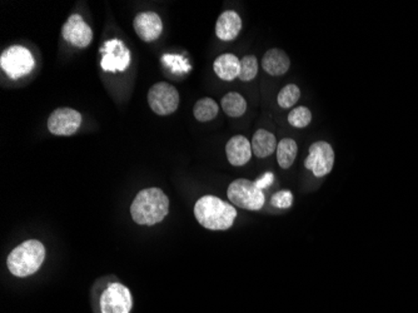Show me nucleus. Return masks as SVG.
<instances>
[{
	"label": "nucleus",
	"mask_w": 418,
	"mask_h": 313,
	"mask_svg": "<svg viewBox=\"0 0 418 313\" xmlns=\"http://www.w3.org/2000/svg\"><path fill=\"white\" fill-rule=\"evenodd\" d=\"M262 67L265 73L278 77L286 75L291 67V60L285 50L278 48L270 49L262 58Z\"/></svg>",
	"instance_id": "2eb2a0df"
},
{
	"label": "nucleus",
	"mask_w": 418,
	"mask_h": 313,
	"mask_svg": "<svg viewBox=\"0 0 418 313\" xmlns=\"http://www.w3.org/2000/svg\"><path fill=\"white\" fill-rule=\"evenodd\" d=\"M170 212V199L160 188H145L139 192L132 206L133 221L141 226H154L162 222Z\"/></svg>",
	"instance_id": "f257e3e1"
},
{
	"label": "nucleus",
	"mask_w": 418,
	"mask_h": 313,
	"mask_svg": "<svg viewBox=\"0 0 418 313\" xmlns=\"http://www.w3.org/2000/svg\"><path fill=\"white\" fill-rule=\"evenodd\" d=\"M334 165V150L327 142H314L309 147V154L304 160V167L312 170L316 177H324L331 173Z\"/></svg>",
	"instance_id": "0eeeda50"
},
{
	"label": "nucleus",
	"mask_w": 418,
	"mask_h": 313,
	"mask_svg": "<svg viewBox=\"0 0 418 313\" xmlns=\"http://www.w3.org/2000/svg\"><path fill=\"white\" fill-rule=\"evenodd\" d=\"M277 162L281 165L283 170L291 168L292 165L296 160L297 153H298V145L296 141L292 138H283L277 145Z\"/></svg>",
	"instance_id": "a211bd4d"
},
{
	"label": "nucleus",
	"mask_w": 418,
	"mask_h": 313,
	"mask_svg": "<svg viewBox=\"0 0 418 313\" xmlns=\"http://www.w3.org/2000/svg\"><path fill=\"white\" fill-rule=\"evenodd\" d=\"M82 124L79 111L72 108H58L50 114L48 119L49 132L54 136L69 137L78 132Z\"/></svg>",
	"instance_id": "9d476101"
},
{
	"label": "nucleus",
	"mask_w": 418,
	"mask_h": 313,
	"mask_svg": "<svg viewBox=\"0 0 418 313\" xmlns=\"http://www.w3.org/2000/svg\"><path fill=\"white\" fill-rule=\"evenodd\" d=\"M270 202L275 207L286 209V208H290L292 206L293 194L290 191L277 192L275 196L272 197Z\"/></svg>",
	"instance_id": "b1692460"
},
{
	"label": "nucleus",
	"mask_w": 418,
	"mask_h": 313,
	"mask_svg": "<svg viewBox=\"0 0 418 313\" xmlns=\"http://www.w3.org/2000/svg\"><path fill=\"white\" fill-rule=\"evenodd\" d=\"M132 304L131 291L122 283H111L101 295V313H129Z\"/></svg>",
	"instance_id": "6e6552de"
},
{
	"label": "nucleus",
	"mask_w": 418,
	"mask_h": 313,
	"mask_svg": "<svg viewBox=\"0 0 418 313\" xmlns=\"http://www.w3.org/2000/svg\"><path fill=\"white\" fill-rule=\"evenodd\" d=\"M219 106L212 98H202L197 101L193 108V114L198 122H211L217 117Z\"/></svg>",
	"instance_id": "aec40b11"
},
{
	"label": "nucleus",
	"mask_w": 418,
	"mask_h": 313,
	"mask_svg": "<svg viewBox=\"0 0 418 313\" xmlns=\"http://www.w3.org/2000/svg\"><path fill=\"white\" fill-rule=\"evenodd\" d=\"M229 201L247 211H260L265 206V193L254 182L248 180H236L227 190Z\"/></svg>",
	"instance_id": "20e7f679"
},
{
	"label": "nucleus",
	"mask_w": 418,
	"mask_h": 313,
	"mask_svg": "<svg viewBox=\"0 0 418 313\" xmlns=\"http://www.w3.org/2000/svg\"><path fill=\"white\" fill-rule=\"evenodd\" d=\"M312 122V111L307 106H297L293 108L288 114V123L292 127L306 128Z\"/></svg>",
	"instance_id": "4be33fe9"
},
{
	"label": "nucleus",
	"mask_w": 418,
	"mask_h": 313,
	"mask_svg": "<svg viewBox=\"0 0 418 313\" xmlns=\"http://www.w3.org/2000/svg\"><path fill=\"white\" fill-rule=\"evenodd\" d=\"M45 260V247L37 239H29L16 246L6 258L8 270L16 277L32 276Z\"/></svg>",
	"instance_id": "7ed1b4c3"
},
{
	"label": "nucleus",
	"mask_w": 418,
	"mask_h": 313,
	"mask_svg": "<svg viewBox=\"0 0 418 313\" xmlns=\"http://www.w3.org/2000/svg\"><path fill=\"white\" fill-rule=\"evenodd\" d=\"M252 152L257 158H265L277 150V139L273 133L265 129H258L252 139Z\"/></svg>",
	"instance_id": "f3484780"
},
{
	"label": "nucleus",
	"mask_w": 418,
	"mask_h": 313,
	"mask_svg": "<svg viewBox=\"0 0 418 313\" xmlns=\"http://www.w3.org/2000/svg\"><path fill=\"white\" fill-rule=\"evenodd\" d=\"M228 162L234 167L247 165L252 157V144L243 136H234L226 144Z\"/></svg>",
	"instance_id": "ddd939ff"
},
{
	"label": "nucleus",
	"mask_w": 418,
	"mask_h": 313,
	"mask_svg": "<svg viewBox=\"0 0 418 313\" xmlns=\"http://www.w3.org/2000/svg\"><path fill=\"white\" fill-rule=\"evenodd\" d=\"M103 54L101 65L106 72H123L127 70L131 62V53L123 44L122 40L111 39L104 43L101 49Z\"/></svg>",
	"instance_id": "1a4fd4ad"
},
{
	"label": "nucleus",
	"mask_w": 418,
	"mask_h": 313,
	"mask_svg": "<svg viewBox=\"0 0 418 313\" xmlns=\"http://www.w3.org/2000/svg\"><path fill=\"white\" fill-rule=\"evenodd\" d=\"M258 75V60L254 55H244L241 59L239 79L242 82H251Z\"/></svg>",
	"instance_id": "5701e85b"
},
{
	"label": "nucleus",
	"mask_w": 418,
	"mask_h": 313,
	"mask_svg": "<svg viewBox=\"0 0 418 313\" xmlns=\"http://www.w3.org/2000/svg\"><path fill=\"white\" fill-rule=\"evenodd\" d=\"M242 29V19L238 13L228 11L222 13L216 23V34L221 40L231 42L238 37Z\"/></svg>",
	"instance_id": "4468645a"
},
{
	"label": "nucleus",
	"mask_w": 418,
	"mask_h": 313,
	"mask_svg": "<svg viewBox=\"0 0 418 313\" xmlns=\"http://www.w3.org/2000/svg\"><path fill=\"white\" fill-rule=\"evenodd\" d=\"M194 216L199 224L211 231H226L233 226L237 211L216 196H204L197 201Z\"/></svg>",
	"instance_id": "f03ea898"
},
{
	"label": "nucleus",
	"mask_w": 418,
	"mask_h": 313,
	"mask_svg": "<svg viewBox=\"0 0 418 313\" xmlns=\"http://www.w3.org/2000/svg\"><path fill=\"white\" fill-rule=\"evenodd\" d=\"M133 27L144 42H154L158 39L163 31V23L160 16L154 11H144L139 13L133 21Z\"/></svg>",
	"instance_id": "f8f14e48"
},
{
	"label": "nucleus",
	"mask_w": 418,
	"mask_h": 313,
	"mask_svg": "<svg viewBox=\"0 0 418 313\" xmlns=\"http://www.w3.org/2000/svg\"><path fill=\"white\" fill-rule=\"evenodd\" d=\"M275 181V175L273 173H265L263 177H260V180H257V181L254 182L257 187L260 188V190H263V188H267V187H270L272 183Z\"/></svg>",
	"instance_id": "393cba45"
},
{
	"label": "nucleus",
	"mask_w": 418,
	"mask_h": 313,
	"mask_svg": "<svg viewBox=\"0 0 418 313\" xmlns=\"http://www.w3.org/2000/svg\"><path fill=\"white\" fill-rule=\"evenodd\" d=\"M213 70L221 79L231 82V80L236 79L237 77H239L241 60L234 54H222L214 60Z\"/></svg>",
	"instance_id": "dca6fc26"
},
{
	"label": "nucleus",
	"mask_w": 418,
	"mask_h": 313,
	"mask_svg": "<svg viewBox=\"0 0 418 313\" xmlns=\"http://www.w3.org/2000/svg\"><path fill=\"white\" fill-rule=\"evenodd\" d=\"M221 104H222L223 111L229 117H241L247 111V101L243 97L236 92H231L223 97Z\"/></svg>",
	"instance_id": "6ab92c4d"
},
{
	"label": "nucleus",
	"mask_w": 418,
	"mask_h": 313,
	"mask_svg": "<svg viewBox=\"0 0 418 313\" xmlns=\"http://www.w3.org/2000/svg\"><path fill=\"white\" fill-rule=\"evenodd\" d=\"M299 98H301V89L298 88V85L287 84L278 93L277 103L283 109H288L295 106Z\"/></svg>",
	"instance_id": "412c9836"
},
{
	"label": "nucleus",
	"mask_w": 418,
	"mask_h": 313,
	"mask_svg": "<svg viewBox=\"0 0 418 313\" xmlns=\"http://www.w3.org/2000/svg\"><path fill=\"white\" fill-rule=\"evenodd\" d=\"M62 34L67 42L77 48H87L93 40L92 28L83 21L79 14H73L65 21Z\"/></svg>",
	"instance_id": "9b49d317"
},
{
	"label": "nucleus",
	"mask_w": 418,
	"mask_h": 313,
	"mask_svg": "<svg viewBox=\"0 0 418 313\" xmlns=\"http://www.w3.org/2000/svg\"><path fill=\"white\" fill-rule=\"evenodd\" d=\"M148 103L158 116H170L180 106V93L167 82H159L149 89Z\"/></svg>",
	"instance_id": "423d86ee"
},
{
	"label": "nucleus",
	"mask_w": 418,
	"mask_h": 313,
	"mask_svg": "<svg viewBox=\"0 0 418 313\" xmlns=\"http://www.w3.org/2000/svg\"><path fill=\"white\" fill-rule=\"evenodd\" d=\"M34 58L27 48L21 45L9 47L1 54L0 67L11 79H19L29 75L34 68Z\"/></svg>",
	"instance_id": "39448f33"
}]
</instances>
